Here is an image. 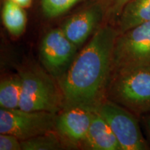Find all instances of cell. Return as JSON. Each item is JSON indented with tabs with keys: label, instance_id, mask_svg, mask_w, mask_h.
Instances as JSON below:
<instances>
[{
	"label": "cell",
	"instance_id": "1",
	"mask_svg": "<svg viewBox=\"0 0 150 150\" xmlns=\"http://www.w3.org/2000/svg\"><path fill=\"white\" fill-rule=\"evenodd\" d=\"M119 33L111 24L101 25L66 72L58 79L65 106H83L95 109L106 99L112 51Z\"/></svg>",
	"mask_w": 150,
	"mask_h": 150
},
{
	"label": "cell",
	"instance_id": "2",
	"mask_svg": "<svg viewBox=\"0 0 150 150\" xmlns=\"http://www.w3.org/2000/svg\"><path fill=\"white\" fill-rule=\"evenodd\" d=\"M20 76L22 93L19 108L58 114L65 108L63 92L50 73L34 66L22 70Z\"/></svg>",
	"mask_w": 150,
	"mask_h": 150
},
{
	"label": "cell",
	"instance_id": "3",
	"mask_svg": "<svg viewBox=\"0 0 150 150\" xmlns=\"http://www.w3.org/2000/svg\"><path fill=\"white\" fill-rule=\"evenodd\" d=\"M106 99L137 117L150 112V70H136L110 74Z\"/></svg>",
	"mask_w": 150,
	"mask_h": 150
},
{
	"label": "cell",
	"instance_id": "4",
	"mask_svg": "<svg viewBox=\"0 0 150 150\" xmlns=\"http://www.w3.org/2000/svg\"><path fill=\"white\" fill-rule=\"evenodd\" d=\"M150 70V22L119 33L114 44L111 73Z\"/></svg>",
	"mask_w": 150,
	"mask_h": 150
},
{
	"label": "cell",
	"instance_id": "5",
	"mask_svg": "<svg viewBox=\"0 0 150 150\" xmlns=\"http://www.w3.org/2000/svg\"><path fill=\"white\" fill-rule=\"evenodd\" d=\"M95 110L107 122L122 150L149 149L134 113L108 99Z\"/></svg>",
	"mask_w": 150,
	"mask_h": 150
},
{
	"label": "cell",
	"instance_id": "6",
	"mask_svg": "<svg viewBox=\"0 0 150 150\" xmlns=\"http://www.w3.org/2000/svg\"><path fill=\"white\" fill-rule=\"evenodd\" d=\"M57 114L47 111L0 109V134H9L20 140L55 131Z\"/></svg>",
	"mask_w": 150,
	"mask_h": 150
},
{
	"label": "cell",
	"instance_id": "7",
	"mask_svg": "<svg viewBox=\"0 0 150 150\" xmlns=\"http://www.w3.org/2000/svg\"><path fill=\"white\" fill-rule=\"evenodd\" d=\"M77 48L67 38L61 27L52 29L41 42V62L48 73L58 79L72 63Z\"/></svg>",
	"mask_w": 150,
	"mask_h": 150
},
{
	"label": "cell",
	"instance_id": "8",
	"mask_svg": "<svg viewBox=\"0 0 150 150\" xmlns=\"http://www.w3.org/2000/svg\"><path fill=\"white\" fill-rule=\"evenodd\" d=\"M94 113L87 106H65L56 115L55 131L69 147L83 145Z\"/></svg>",
	"mask_w": 150,
	"mask_h": 150
},
{
	"label": "cell",
	"instance_id": "9",
	"mask_svg": "<svg viewBox=\"0 0 150 150\" xmlns=\"http://www.w3.org/2000/svg\"><path fill=\"white\" fill-rule=\"evenodd\" d=\"M104 13L99 0L70 16L61 27L76 47L83 45L104 22Z\"/></svg>",
	"mask_w": 150,
	"mask_h": 150
},
{
	"label": "cell",
	"instance_id": "10",
	"mask_svg": "<svg viewBox=\"0 0 150 150\" xmlns=\"http://www.w3.org/2000/svg\"><path fill=\"white\" fill-rule=\"evenodd\" d=\"M82 146L93 150H122L107 122L95 110Z\"/></svg>",
	"mask_w": 150,
	"mask_h": 150
},
{
	"label": "cell",
	"instance_id": "11",
	"mask_svg": "<svg viewBox=\"0 0 150 150\" xmlns=\"http://www.w3.org/2000/svg\"><path fill=\"white\" fill-rule=\"evenodd\" d=\"M147 22H150V0H131L115 26L120 33Z\"/></svg>",
	"mask_w": 150,
	"mask_h": 150
},
{
	"label": "cell",
	"instance_id": "12",
	"mask_svg": "<svg viewBox=\"0 0 150 150\" xmlns=\"http://www.w3.org/2000/svg\"><path fill=\"white\" fill-rule=\"evenodd\" d=\"M1 16L4 25L11 35L19 37L24 32L27 18L23 7L12 0H4Z\"/></svg>",
	"mask_w": 150,
	"mask_h": 150
},
{
	"label": "cell",
	"instance_id": "13",
	"mask_svg": "<svg viewBox=\"0 0 150 150\" xmlns=\"http://www.w3.org/2000/svg\"><path fill=\"white\" fill-rule=\"evenodd\" d=\"M22 93L20 74L1 80L0 83V106L6 109L19 108Z\"/></svg>",
	"mask_w": 150,
	"mask_h": 150
},
{
	"label": "cell",
	"instance_id": "14",
	"mask_svg": "<svg viewBox=\"0 0 150 150\" xmlns=\"http://www.w3.org/2000/svg\"><path fill=\"white\" fill-rule=\"evenodd\" d=\"M21 145L23 150H57L69 147L56 131L22 140Z\"/></svg>",
	"mask_w": 150,
	"mask_h": 150
},
{
	"label": "cell",
	"instance_id": "15",
	"mask_svg": "<svg viewBox=\"0 0 150 150\" xmlns=\"http://www.w3.org/2000/svg\"><path fill=\"white\" fill-rule=\"evenodd\" d=\"M80 0H41V8L44 16L54 18L62 16Z\"/></svg>",
	"mask_w": 150,
	"mask_h": 150
},
{
	"label": "cell",
	"instance_id": "16",
	"mask_svg": "<svg viewBox=\"0 0 150 150\" xmlns=\"http://www.w3.org/2000/svg\"><path fill=\"white\" fill-rule=\"evenodd\" d=\"M131 0H99L104 9V23L115 26L125 7Z\"/></svg>",
	"mask_w": 150,
	"mask_h": 150
},
{
	"label": "cell",
	"instance_id": "17",
	"mask_svg": "<svg viewBox=\"0 0 150 150\" xmlns=\"http://www.w3.org/2000/svg\"><path fill=\"white\" fill-rule=\"evenodd\" d=\"M0 149L21 150V140L12 134H0Z\"/></svg>",
	"mask_w": 150,
	"mask_h": 150
},
{
	"label": "cell",
	"instance_id": "18",
	"mask_svg": "<svg viewBox=\"0 0 150 150\" xmlns=\"http://www.w3.org/2000/svg\"><path fill=\"white\" fill-rule=\"evenodd\" d=\"M12 1L18 4L20 6L23 7L24 8H29L32 4V0H12Z\"/></svg>",
	"mask_w": 150,
	"mask_h": 150
},
{
	"label": "cell",
	"instance_id": "19",
	"mask_svg": "<svg viewBox=\"0 0 150 150\" xmlns=\"http://www.w3.org/2000/svg\"><path fill=\"white\" fill-rule=\"evenodd\" d=\"M143 120L145 125V127L147 129L148 135H149V137L150 138V115H147V114L144 115Z\"/></svg>",
	"mask_w": 150,
	"mask_h": 150
}]
</instances>
